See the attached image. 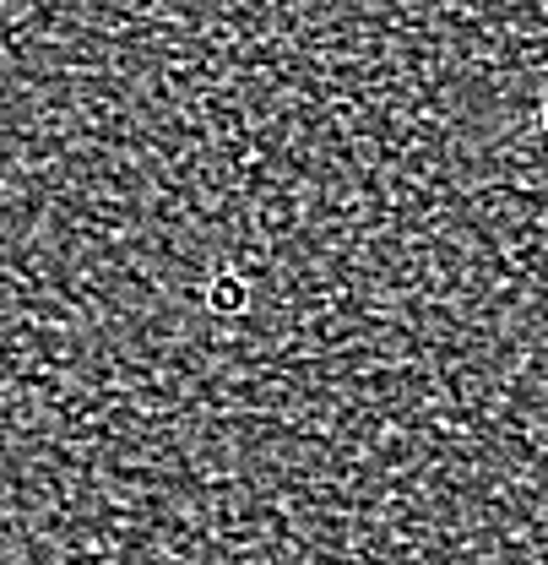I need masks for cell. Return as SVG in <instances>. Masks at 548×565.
<instances>
[{"label":"cell","mask_w":548,"mask_h":565,"mask_svg":"<svg viewBox=\"0 0 548 565\" xmlns=\"http://www.w3.org/2000/svg\"><path fill=\"white\" fill-rule=\"evenodd\" d=\"M544 147H548V98H544Z\"/></svg>","instance_id":"1"}]
</instances>
